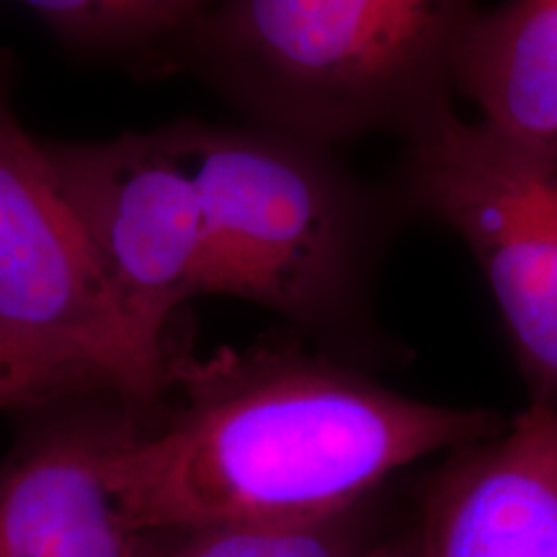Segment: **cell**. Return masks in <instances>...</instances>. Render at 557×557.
<instances>
[{
    "mask_svg": "<svg viewBox=\"0 0 557 557\" xmlns=\"http://www.w3.org/2000/svg\"><path fill=\"white\" fill-rule=\"evenodd\" d=\"M178 408L109 451V483L143 537L351 517L395 472L493 436L504 418L410 398L295 344L173 354Z\"/></svg>",
    "mask_w": 557,
    "mask_h": 557,
    "instance_id": "1",
    "label": "cell"
},
{
    "mask_svg": "<svg viewBox=\"0 0 557 557\" xmlns=\"http://www.w3.org/2000/svg\"><path fill=\"white\" fill-rule=\"evenodd\" d=\"M478 0H220L169 52L250 124L336 148L455 109Z\"/></svg>",
    "mask_w": 557,
    "mask_h": 557,
    "instance_id": "2",
    "label": "cell"
},
{
    "mask_svg": "<svg viewBox=\"0 0 557 557\" xmlns=\"http://www.w3.org/2000/svg\"><path fill=\"white\" fill-rule=\"evenodd\" d=\"M205 212L197 297L259 305L315 333L361 323L403 209L331 145L261 124L165 127Z\"/></svg>",
    "mask_w": 557,
    "mask_h": 557,
    "instance_id": "3",
    "label": "cell"
},
{
    "mask_svg": "<svg viewBox=\"0 0 557 557\" xmlns=\"http://www.w3.org/2000/svg\"><path fill=\"white\" fill-rule=\"evenodd\" d=\"M389 191L470 250L534 403L557 408V145L449 109L403 137Z\"/></svg>",
    "mask_w": 557,
    "mask_h": 557,
    "instance_id": "4",
    "label": "cell"
},
{
    "mask_svg": "<svg viewBox=\"0 0 557 557\" xmlns=\"http://www.w3.org/2000/svg\"><path fill=\"white\" fill-rule=\"evenodd\" d=\"M0 336L99 393L148 406L171 387V357L137 336L103 278L73 207L11 103L0 58Z\"/></svg>",
    "mask_w": 557,
    "mask_h": 557,
    "instance_id": "5",
    "label": "cell"
},
{
    "mask_svg": "<svg viewBox=\"0 0 557 557\" xmlns=\"http://www.w3.org/2000/svg\"><path fill=\"white\" fill-rule=\"evenodd\" d=\"M45 150L124 318L152 351L171 357V320L197 299L205 212L169 132Z\"/></svg>",
    "mask_w": 557,
    "mask_h": 557,
    "instance_id": "6",
    "label": "cell"
},
{
    "mask_svg": "<svg viewBox=\"0 0 557 557\" xmlns=\"http://www.w3.org/2000/svg\"><path fill=\"white\" fill-rule=\"evenodd\" d=\"M88 398L81 413L39 423L0 462V557H139L145 537L109 483V451L135 418L86 408Z\"/></svg>",
    "mask_w": 557,
    "mask_h": 557,
    "instance_id": "7",
    "label": "cell"
},
{
    "mask_svg": "<svg viewBox=\"0 0 557 557\" xmlns=\"http://www.w3.org/2000/svg\"><path fill=\"white\" fill-rule=\"evenodd\" d=\"M418 557H557V408L532 403L449 451L426 496Z\"/></svg>",
    "mask_w": 557,
    "mask_h": 557,
    "instance_id": "8",
    "label": "cell"
},
{
    "mask_svg": "<svg viewBox=\"0 0 557 557\" xmlns=\"http://www.w3.org/2000/svg\"><path fill=\"white\" fill-rule=\"evenodd\" d=\"M451 88L491 127L557 145V0L480 9L457 47Z\"/></svg>",
    "mask_w": 557,
    "mask_h": 557,
    "instance_id": "9",
    "label": "cell"
},
{
    "mask_svg": "<svg viewBox=\"0 0 557 557\" xmlns=\"http://www.w3.org/2000/svg\"><path fill=\"white\" fill-rule=\"evenodd\" d=\"M65 45L96 54H169L220 0H18Z\"/></svg>",
    "mask_w": 557,
    "mask_h": 557,
    "instance_id": "10",
    "label": "cell"
},
{
    "mask_svg": "<svg viewBox=\"0 0 557 557\" xmlns=\"http://www.w3.org/2000/svg\"><path fill=\"white\" fill-rule=\"evenodd\" d=\"M348 519L312 527H225L176 537L169 557H361L367 545Z\"/></svg>",
    "mask_w": 557,
    "mask_h": 557,
    "instance_id": "11",
    "label": "cell"
},
{
    "mask_svg": "<svg viewBox=\"0 0 557 557\" xmlns=\"http://www.w3.org/2000/svg\"><path fill=\"white\" fill-rule=\"evenodd\" d=\"M83 395H99V389L70 369L0 336V410L50 408Z\"/></svg>",
    "mask_w": 557,
    "mask_h": 557,
    "instance_id": "12",
    "label": "cell"
},
{
    "mask_svg": "<svg viewBox=\"0 0 557 557\" xmlns=\"http://www.w3.org/2000/svg\"><path fill=\"white\" fill-rule=\"evenodd\" d=\"M361 557H418L416 555V540H395L385 542V545L367 547Z\"/></svg>",
    "mask_w": 557,
    "mask_h": 557,
    "instance_id": "13",
    "label": "cell"
}]
</instances>
